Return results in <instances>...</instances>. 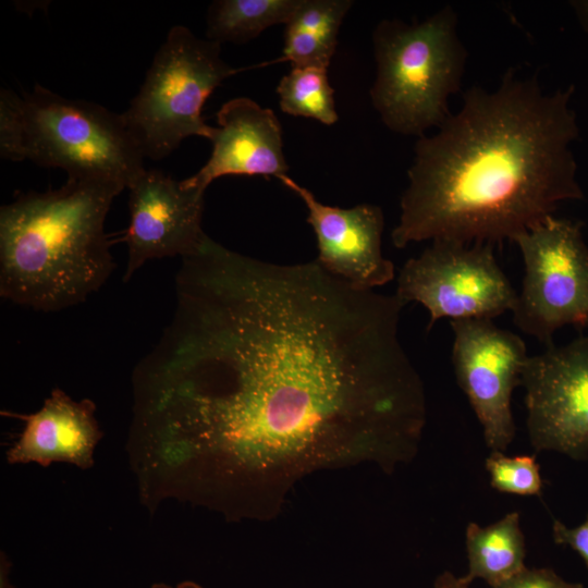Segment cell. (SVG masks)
<instances>
[{"instance_id": "obj_14", "label": "cell", "mask_w": 588, "mask_h": 588, "mask_svg": "<svg viewBox=\"0 0 588 588\" xmlns=\"http://www.w3.org/2000/svg\"><path fill=\"white\" fill-rule=\"evenodd\" d=\"M95 411L91 400L75 401L56 388L35 413H2L25 421L19 440L7 452L8 462H35L45 467L52 462H65L82 469L90 468L95 448L102 437Z\"/></svg>"}, {"instance_id": "obj_2", "label": "cell", "mask_w": 588, "mask_h": 588, "mask_svg": "<svg viewBox=\"0 0 588 588\" xmlns=\"http://www.w3.org/2000/svg\"><path fill=\"white\" fill-rule=\"evenodd\" d=\"M573 94V85L544 91L513 69L493 90L467 89L461 109L415 144L393 245L512 241L583 199Z\"/></svg>"}, {"instance_id": "obj_18", "label": "cell", "mask_w": 588, "mask_h": 588, "mask_svg": "<svg viewBox=\"0 0 588 588\" xmlns=\"http://www.w3.org/2000/svg\"><path fill=\"white\" fill-rule=\"evenodd\" d=\"M327 70L292 66L277 86L281 111L293 117L314 119L324 125L334 124L339 114Z\"/></svg>"}, {"instance_id": "obj_9", "label": "cell", "mask_w": 588, "mask_h": 588, "mask_svg": "<svg viewBox=\"0 0 588 588\" xmlns=\"http://www.w3.org/2000/svg\"><path fill=\"white\" fill-rule=\"evenodd\" d=\"M454 333L452 365L492 451H505L514 439L513 391L528 359L517 334L491 319L450 320Z\"/></svg>"}, {"instance_id": "obj_6", "label": "cell", "mask_w": 588, "mask_h": 588, "mask_svg": "<svg viewBox=\"0 0 588 588\" xmlns=\"http://www.w3.org/2000/svg\"><path fill=\"white\" fill-rule=\"evenodd\" d=\"M234 69L221 58V45L173 26L155 54L123 122L145 158L159 160L191 136L211 137L201 111L208 97Z\"/></svg>"}, {"instance_id": "obj_10", "label": "cell", "mask_w": 588, "mask_h": 588, "mask_svg": "<svg viewBox=\"0 0 588 588\" xmlns=\"http://www.w3.org/2000/svg\"><path fill=\"white\" fill-rule=\"evenodd\" d=\"M535 451L588 456V336L529 356L520 376Z\"/></svg>"}, {"instance_id": "obj_20", "label": "cell", "mask_w": 588, "mask_h": 588, "mask_svg": "<svg viewBox=\"0 0 588 588\" xmlns=\"http://www.w3.org/2000/svg\"><path fill=\"white\" fill-rule=\"evenodd\" d=\"M495 588H584V586L564 580L551 568L525 567Z\"/></svg>"}, {"instance_id": "obj_8", "label": "cell", "mask_w": 588, "mask_h": 588, "mask_svg": "<svg viewBox=\"0 0 588 588\" xmlns=\"http://www.w3.org/2000/svg\"><path fill=\"white\" fill-rule=\"evenodd\" d=\"M395 295L416 302L430 315L428 329L441 318L491 319L514 308L517 292L500 268L491 243L439 238L408 259Z\"/></svg>"}, {"instance_id": "obj_22", "label": "cell", "mask_w": 588, "mask_h": 588, "mask_svg": "<svg viewBox=\"0 0 588 588\" xmlns=\"http://www.w3.org/2000/svg\"><path fill=\"white\" fill-rule=\"evenodd\" d=\"M434 588H469V584L463 577H456L450 572H443L437 577Z\"/></svg>"}, {"instance_id": "obj_4", "label": "cell", "mask_w": 588, "mask_h": 588, "mask_svg": "<svg viewBox=\"0 0 588 588\" xmlns=\"http://www.w3.org/2000/svg\"><path fill=\"white\" fill-rule=\"evenodd\" d=\"M0 155L62 169L68 177L113 181L125 188L146 170L121 113L38 84L22 96L1 90Z\"/></svg>"}, {"instance_id": "obj_19", "label": "cell", "mask_w": 588, "mask_h": 588, "mask_svg": "<svg viewBox=\"0 0 588 588\" xmlns=\"http://www.w3.org/2000/svg\"><path fill=\"white\" fill-rule=\"evenodd\" d=\"M486 469L493 489L516 495H540L542 478L534 455L507 456L492 451L486 460Z\"/></svg>"}, {"instance_id": "obj_15", "label": "cell", "mask_w": 588, "mask_h": 588, "mask_svg": "<svg viewBox=\"0 0 588 588\" xmlns=\"http://www.w3.org/2000/svg\"><path fill=\"white\" fill-rule=\"evenodd\" d=\"M352 5L351 0H301L285 24L282 54L264 65L287 61L292 66L328 69Z\"/></svg>"}, {"instance_id": "obj_17", "label": "cell", "mask_w": 588, "mask_h": 588, "mask_svg": "<svg viewBox=\"0 0 588 588\" xmlns=\"http://www.w3.org/2000/svg\"><path fill=\"white\" fill-rule=\"evenodd\" d=\"M301 0H216L207 11L206 38L244 44L267 28L286 24Z\"/></svg>"}, {"instance_id": "obj_7", "label": "cell", "mask_w": 588, "mask_h": 588, "mask_svg": "<svg viewBox=\"0 0 588 588\" xmlns=\"http://www.w3.org/2000/svg\"><path fill=\"white\" fill-rule=\"evenodd\" d=\"M581 226L551 216L512 240L525 266L513 321L547 346L564 326L588 328V245Z\"/></svg>"}, {"instance_id": "obj_12", "label": "cell", "mask_w": 588, "mask_h": 588, "mask_svg": "<svg viewBox=\"0 0 588 588\" xmlns=\"http://www.w3.org/2000/svg\"><path fill=\"white\" fill-rule=\"evenodd\" d=\"M279 181L305 204L307 222L317 238L315 261L323 270L362 290H375L393 280L394 265L382 254L384 217L379 206H330L287 174Z\"/></svg>"}, {"instance_id": "obj_11", "label": "cell", "mask_w": 588, "mask_h": 588, "mask_svg": "<svg viewBox=\"0 0 588 588\" xmlns=\"http://www.w3.org/2000/svg\"><path fill=\"white\" fill-rule=\"evenodd\" d=\"M130 224L123 281L148 260L195 255L208 235L201 228L205 192L158 169H146L127 188Z\"/></svg>"}, {"instance_id": "obj_21", "label": "cell", "mask_w": 588, "mask_h": 588, "mask_svg": "<svg viewBox=\"0 0 588 588\" xmlns=\"http://www.w3.org/2000/svg\"><path fill=\"white\" fill-rule=\"evenodd\" d=\"M552 534L555 543L569 546L580 555L588 567V516L583 524L574 528H568L560 520L554 519Z\"/></svg>"}, {"instance_id": "obj_16", "label": "cell", "mask_w": 588, "mask_h": 588, "mask_svg": "<svg viewBox=\"0 0 588 588\" xmlns=\"http://www.w3.org/2000/svg\"><path fill=\"white\" fill-rule=\"evenodd\" d=\"M466 550L468 573L463 579L467 584L482 578L495 588L522 572L526 546L518 512H510L487 527L469 523Z\"/></svg>"}, {"instance_id": "obj_13", "label": "cell", "mask_w": 588, "mask_h": 588, "mask_svg": "<svg viewBox=\"0 0 588 588\" xmlns=\"http://www.w3.org/2000/svg\"><path fill=\"white\" fill-rule=\"evenodd\" d=\"M210 158L194 175L182 180L185 186L206 192L223 175H286L281 123L274 112L247 97L224 102L217 112Z\"/></svg>"}, {"instance_id": "obj_24", "label": "cell", "mask_w": 588, "mask_h": 588, "mask_svg": "<svg viewBox=\"0 0 588 588\" xmlns=\"http://www.w3.org/2000/svg\"><path fill=\"white\" fill-rule=\"evenodd\" d=\"M151 588H203V587L193 581H183L181 584H177L175 587H171L166 584H155Z\"/></svg>"}, {"instance_id": "obj_5", "label": "cell", "mask_w": 588, "mask_h": 588, "mask_svg": "<svg viewBox=\"0 0 588 588\" xmlns=\"http://www.w3.org/2000/svg\"><path fill=\"white\" fill-rule=\"evenodd\" d=\"M376 77L372 107L392 132L417 136L438 128L451 114L467 52L457 15L446 5L420 22L382 20L372 32Z\"/></svg>"}, {"instance_id": "obj_3", "label": "cell", "mask_w": 588, "mask_h": 588, "mask_svg": "<svg viewBox=\"0 0 588 588\" xmlns=\"http://www.w3.org/2000/svg\"><path fill=\"white\" fill-rule=\"evenodd\" d=\"M125 187L68 177L44 193H22L0 208V295L37 311H59L97 292L114 261L105 221Z\"/></svg>"}, {"instance_id": "obj_23", "label": "cell", "mask_w": 588, "mask_h": 588, "mask_svg": "<svg viewBox=\"0 0 588 588\" xmlns=\"http://www.w3.org/2000/svg\"><path fill=\"white\" fill-rule=\"evenodd\" d=\"M575 15L583 27L588 33V0H576L571 2Z\"/></svg>"}, {"instance_id": "obj_1", "label": "cell", "mask_w": 588, "mask_h": 588, "mask_svg": "<svg viewBox=\"0 0 588 588\" xmlns=\"http://www.w3.org/2000/svg\"><path fill=\"white\" fill-rule=\"evenodd\" d=\"M175 295L134 370L131 431L152 475L171 469L169 495L265 519L315 471L414 457L426 395L395 294L208 237L182 258Z\"/></svg>"}]
</instances>
